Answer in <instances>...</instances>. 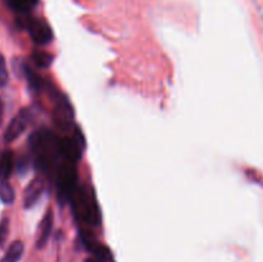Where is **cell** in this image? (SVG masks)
Segmentation results:
<instances>
[{"instance_id":"5","label":"cell","mask_w":263,"mask_h":262,"mask_svg":"<svg viewBox=\"0 0 263 262\" xmlns=\"http://www.w3.org/2000/svg\"><path fill=\"white\" fill-rule=\"evenodd\" d=\"M27 30L32 41L37 45H46L53 40V31L43 20H31L27 23Z\"/></svg>"},{"instance_id":"10","label":"cell","mask_w":263,"mask_h":262,"mask_svg":"<svg viewBox=\"0 0 263 262\" xmlns=\"http://www.w3.org/2000/svg\"><path fill=\"white\" fill-rule=\"evenodd\" d=\"M14 167V156L12 151H4L0 154V180H7Z\"/></svg>"},{"instance_id":"2","label":"cell","mask_w":263,"mask_h":262,"mask_svg":"<svg viewBox=\"0 0 263 262\" xmlns=\"http://www.w3.org/2000/svg\"><path fill=\"white\" fill-rule=\"evenodd\" d=\"M71 202L73 203L74 212H76L85 222L94 226L99 225L100 220H102V217H100V210L99 207H98L97 199H95L92 193H90L89 190L85 189V188L77 186Z\"/></svg>"},{"instance_id":"14","label":"cell","mask_w":263,"mask_h":262,"mask_svg":"<svg viewBox=\"0 0 263 262\" xmlns=\"http://www.w3.org/2000/svg\"><path fill=\"white\" fill-rule=\"evenodd\" d=\"M10 7L18 13H27L37 4V0H9Z\"/></svg>"},{"instance_id":"4","label":"cell","mask_w":263,"mask_h":262,"mask_svg":"<svg viewBox=\"0 0 263 262\" xmlns=\"http://www.w3.org/2000/svg\"><path fill=\"white\" fill-rule=\"evenodd\" d=\"M85 138L79 127L74 128L73 135L71 138H64L61 140L59 149H61V156L66 161L74 162L79 161L82 156V151L85 148Z\"/></svg>"},{"instance_id":"12","label":"cell","mask_w":263,"mask_h":262,"mask_svg":"<svg viewBox=\"0 0 263 262\" xmlns=\"http://www.w3.org/2000/svg\"><path fill=\"white\" fill-rule=\"evenodd\" d=\"M32 61L33 63L36 64V67L39 68H49L53 63V59L54 57L51 55L50 53H46V51L43 50H37V51H33L32 53Z\"/></svg>"},{"instance_id":"13","label":"cell","mask_w":263,"mask_h":262,"mask_svg":"<svg viewBox=\"0 0 263 262\" xmlns=\"http://www.w3.org/2000/svg\"><path fill=\"white\" fill-rule=\"evenodd\" d=\"M14 190L7 180H0V200L5 204H10L14 200Z\"/></svg>"},{"instance_id":"3","label":"cell","mask_w":263,"mask_h":262,"mask_svg":"<svg viewBox=\"0 0 263 262\" xmlns=\"http://www.w3.org/2000/svg\"><path fill=\"white\" fill-rule=\"evenodd\" d=\"M77 189V174L72 162L66 161L59 166L57 172V190L59 199L63 202L72 200Z\"/></svg>"},{"instance_id":"7","label":"cell","mask_w":263,"mask_h":262,"mask_svg":"<svg viewBox=\"0 0 263 262\" xmlns=\"http://www.w3.org/2000/svg\"><path fill=\"white\" fill-rule=\"evenodd\" d=\"M53 117L57 125L61 128H63V130L71 127L72 121H73V110H72V105L67 98H62V99L59 98L57 100Z\"/></svg>"},{"instance_id":"15","label":"cell","mask_w":263,"mask_h":262,"mask_svg":"<svg viewBox=\"0 0 263 262\" xmlns=\"http://www.w3.org/2000/svg\"><path fill=\"white\" fill-rule=\"evenodd\" d=\"M9 234V218L4 217L0 221V247H4Z\"/></svg>"},{"instance_id":"1","label":"cell","mask_w":263,"mask_h":262,"mask_svg":"<svg viewBox=\"0 0 263 262\" xmlns=\"http://www.w3.org/2000/svg\"><path fill=\"white\" fill-rule=\"evenodd\" d=\"M59 144H61V139L57 138L53 133L46 128L36 131L31 136V151L33 152V156H35L36 164L44 172L50 171L55 164L57 159L62 157Z\"/></svg>"},{"instance_id":"8","label":"cell","mask_w":263,"mask_h":262,"mask_svg":"<svg viewBox=\"0 0 263 262\" xmlns=\"http://www.w3.org/2000/svg\"><path fill=\"white\" fill-rule=\"evenodd\" d=\"M54 225V215L53 211L48 210L41 218L40 225H39V233L37 238H36V248L41 249L48 244L49 238L51 235V230H53Z\"/></svg>"},{"instance_id":"6","label":"cell","mask_w":263,"mask_h":262,"mask_svg":"<svg viewBox=\"0 0 263 262\" xmlns=\"http://www.w3.org/2000/svg\"><path fill=\"white\" fill-rule=\"evenodd\" d=\"M28 122H30V112L27 109H22L8 125L4 133L5 143H12L15 139L20 138L27 127Z\"/></svg>"},{"instance_id":"16","label":"cell","mask_w":263,"mask_h":262,"mask_svg":"<svg viewBox=\"0 0 263 262\" xmlns=\"http://www.w3.org/2000/svg\"><path fill=\"white\" fill-rule=\"evenodd\" d=\"M8 69L7 63H5V58L2 53H0V89L4 87L8 82Z\"/></svg>"},{"instance_id":"9","label":"cell","mask_w":263,"mask_h":262,"mask_svg":"<svg viewBox=\"0 0 263 262\" xmlns=\"http://www.w3.org/2000/svg\"><path fill=\"white\" fill-rule=\"evenodd\" d=\"M44 189H45V185H44L43 180L35 179L27 185V188L25 189L23 193V207L25 208H31L39 202V199L43 195Z\"/></svg>"},{"instance_id":"11","label":"cell","mask_w":263,"mask_h":262,"mask_svg":"<svg viewBox=\"0 0 263 262\" xmlns=\"http://www.w3.org/2000/svg\"><path fill=\"white\" fill-rule=\"evenodd\" d=\"M23 252H25V246H23L22 241H13L9 248L7 249L4 256H3V258L0 259V262H18L22 257Z\"/></svg>"}]
</instances>
